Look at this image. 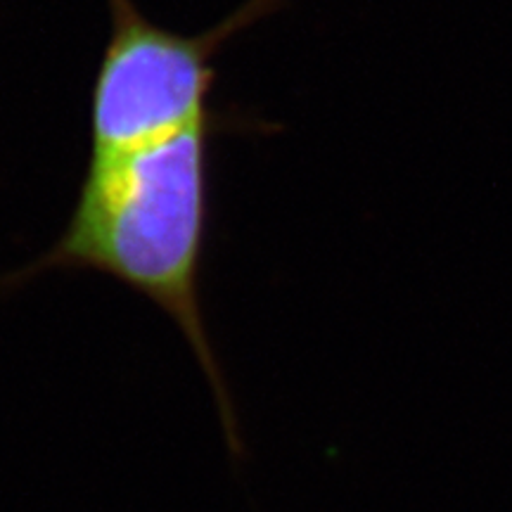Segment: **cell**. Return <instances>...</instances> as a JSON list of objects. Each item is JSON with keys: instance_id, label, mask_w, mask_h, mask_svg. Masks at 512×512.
Wrapping results in <instances>:
<instances>
[{"instance_id": "obj_1", "label": "cell", "mask_w": 512, "mask_h": 512, "mask_svg": "<svg viewBox=\"0 0 512 512\" xmlns=\"http://www.w3.org/2000/svg\"><path fill=\"white\" fill-rule=\"evenodd\" d=\"M211 136L195 124L114 152H91L67 226L46 254L0 278V294L50 271H91L157 304L183 332L207 377L233 458L245 444L233 394L202 311L211 223Z\"/></svg>"}, {"instance_id": "obj_2", "label": "cell", "mask_w": 512, "mask_h": 512, "mask_svg": "<svg viewBox=\"0 0 512 512\" xmlns=\"http://www.w3.org/2000/svg\"><path fill=\"white\" fill-rule=\"evenodd\" d=\"M275 3L247 0L219 27L185 36L150 22L131 0H110L112 34L91 98V152L126 150L211 117L214 55Z\"/></svg>"}]
</instances>
